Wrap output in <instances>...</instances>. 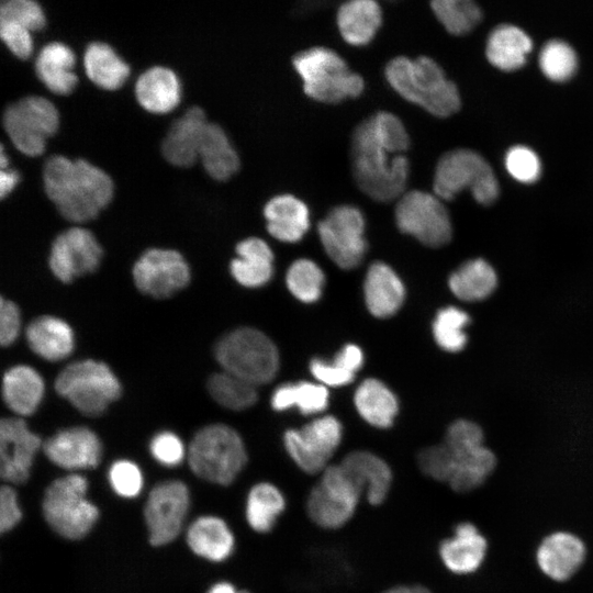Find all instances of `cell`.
<instances>
[{"mask_svg":"<svg viewBox=\"0 0 593 593\" xmlns=\"http://www.w3.org/2000/svg\"><path fill=\"white\" fill-rule=\"evenodd\" d=\"M0 20L14 21L30 31L40 30L45 24L41 5L34 0H4L0 3Z\"/></svg>","mask_w":593,"mask_h":593,"instance_id":"cell-50","label":"cell"},{"mask_svg":"<svg viewBox=\"0 0 593 593\" xmlns=\"http://www.w3.org/2000/svg\"><path fill=\"white\" fill-rule=\"evenodd\" d=\"M539 66L548 79L562 82L569 80L577 71L578 58L568 43L551 40L540 51Z\"/></svg>","mask_w":593,"mask_h":593,"instance_id":"cell-46","label":"cell"},{"mask_svg":"<svg viewBox=\"0 0 593 593\" xmlns=\"http://www.w3.org/2000/svg\"><path fill=\"white\" fill-rule=\"evenodd\" d=\"M29 29L14 21L0 20L1 40L18 57L26 58L32 53L33 41Z\"/></svg>","mask_w":593,"mask_h":593,"instance_id":"cell-53","label":"cell"},{"mask_svg":"<svg viewBox=\"0 0 593 593\" xmlns=\"http://www.w3.org/2000/svg\"><path fill=\"white\" fill-rule=\"evenodd\" d=\"M410 136L394 113L379 111L353 131L351 170L359 189L377 202L398 200L404 192L410 161L404 153Z\"/></svg>","mask_w":593,"mask_h":593,"instance_id":"cell-1","label":"cell"},{"mask_svg":"<svg viewBox=\"0 0 593 593\" xmlns=\"http://www.w3.org/2000/svg\"><path fill=\"white\" fill-rule=\"evenodd\" d=\"M189 505V489L182 481L168 480L152 489L144 507V518L153 546L170 544L179 536Z\"/></svg>","mask_w":593,"mask_h":593,"instance_id":"cell-15","label":"cell"},{"mask_svg":"<svg viewBox=\"0 0 593 593\" xmlns=\"http://www.w3.org/2000/svg\"><path fill=\"white\" fill-rule=\"evenodd\" d=\"M215 357L224 371L255 385L271 381L279 369V354L272 340L250 327L223 336L215 346Z\"/></svg>","mask_w":593,"mask_h":593,"instance_id":"cell-7","label":"cell"},{"mask_svg":"<svg viewBox=\"0 0 593 593\" xmlns=\"http://www.w3.org/2000/svg\"><path fill=\"white\" fill-rule=\"evenodd\" d=\"M530 37L519 27L510 24L496 26L486 42L488 60L496 68L513 71L526 63L532 51Z\"/></svg>","mask_w":593,"mask_h":593,"instance_id":"cell-34","label":"cell"},{"mask_svg":"<svg viewBox=\"0 0 593 593\" xmlns=\"http://www.w3.org/2000/svg\"><path fill=\"white\" fill-rule=\"evenodd\" d=\"M444 444L455 452L472 450L483 446V432L474 422L458 419L448 427Z\"/></svg>","mask_w":593,"mask_h":593,"instance_id":"cell-51","label":"cell"},{"mask_svg":"<svg viewBox=\"0 0 593 593\" xmlns=\"http://www.w3.org/2000/svg\"><path fill=\"white\" fill-rule=\"evenodd\" d=\"M208 390L220 405L233 411L253 406L258 396L255 384L227 371L212 374L208 380Z\"/></svg>","mask_w":593,"mask_h":593,"instance_id":"cell-42","label":"cell"},{"mask_svg":"<svg viewBox=\"0 0 593 593\" xmlns=\"http://www.w3.org/2000/svg\"><path fill=\"white\" fill-rule=\"evenodd\" d=\"M186 540L191 551L209 561L222 562L235 549V537L228 524L219 516L198 517L187 529Z\"/></svg>","mask_w":593,"mask_h":593,"instance_id":"cell-25","label":"cell"},{"mask_svg":"<svg viewBox=\"0 0 593 593\" xmlns=\"http://www.w3.org/2000/svg\"><path fill=\"white\" fill-rule=\"evenodd\" d=\"M505 167L508 174L524 183L535 182L541 171V165L534 150L526 146H514L505 155Z\"/></svg>","mask_w":593,"mask_h":593,"instance_id":"cell-49","label":"cell"},{"mask_svg":"<svg viewBox=\"0 0 593 593\" xmlns=\"http://www.w3.org/2000/svg\"><path fill=\"white\" fill-rule=\"evenodd\" d=\"M359 415L370 425L389 428L398 414V400L392 391L380 380H363L354 395Z\"/></svg>","mask_w":593,"mask_h":593,"instance_id":"cell-36","label":"cell"},{"mask_svg":"<svg viewBox=\"0 0 593 593\" xmlns=\"http://www.w3.org/2000/svg\"><path fill=\"white\" fill-rule=\"evenodd\" d=\"M42 446L40 436L30 430L21 418L0 422V477L9 484L27 481L34 457Z\"/></svg>","mask_w":593,"mask_h":593,"instance_id":"cell-18","label":"cell"},{"mask_svg":"<svg viewBox=\"0 0 593 593\" xmlns=\"http://www.w3.org/2000/svg\"><path fill=\"white\" fill-rule=\"evenodd\" d=\"M102 258V248L87 228L70 227L54 239L48 265L54 276L63 282L93 272Z\"/></svg>","mask_w":593,"mask_h":593,"instance_id":"cell-17","label":"cell"},{"mask_svg":"<svg viewBox=\"0 0 593 593\" xmlns=\"http://www.w3.org/2000/svg\"><path fill=\"white\" fill-rule=\"evenodd\" d=\"M149 449L153 457L167 467L178 466L186 456L183 443L171 432L158 433L152 439Z\"/></svg>","mask_w":593,"mask_h":593,"instance_id":"cell-52","label":"cell"},{"mask_svg":"<svg viewBox=\"0 0 593 593\" xmlns=\"http://www.w3.org/2000/svg\"><path fill=\"white\" fill-rule=\"evenodd\" d=\"M325 277L310 259H298L289 267L286 282L289 291L300 301L312 303L320 299Z\"/></svg>","mask_w":593,"mask_h":593,"instance_id":"cell-45","label":"cell"},{"mask_svg":"<svg viewBox=\"0 0 593 593\" xmlns=\"http://www.w3.org/2000/svg\"><path fill=\"white\" fill-rule=\"evenodd\" d=\"M486 550V539L477 526L462 522L455 526L450 537L439 544L438 555L448 571L466 575L480 569Z\"/></svg>","mask_w":593,"mask_h":593,"instance_id":"cell-22","label":"cell"},{"mask_svg":"<svg viewBox=\"0 0 593 593\" xmlns=\"http://www.w3.org/2000/svg\"><path fill=\"white\" fill-rule=\"evenodd\" d=\"M26 340L30 348L40 357L58 361L68 357L74 349L71 327L55 316H40L26 328Z\"/></svg>","mask_w":593,"mask_h":593,"instance_id":"cell-29","label":"cell"},{"mask_svg":"<svg viewBox=\"0 0 593 593\" xmlns=\"http://www.w3.org/2000/svg\"><path fill=\"white\" fill-rule=\"evenodd\" d=\"M237 258L231 262V272L244 287L257 288L267 283L273 271V253L258 237H248L236 245Z\"/></svg>","mask_w":593,"mask_h":593,"instance_id":"cell-30","label":"cell"},{"mask_svg":"<svg viewBox=\"0 0 593 593\" xmlns=\"http://www.w3.org/2000/svg\"><path fill=\"white\" fill-rule=\"evenodd\" d=\"M361 210L351 204L334 206L318 222L320 240L328 257L342 269H353L362 260L367 242Z\"/></svg>","mask_w":593,"mask_h":593,"instance_id":"cell-14","label":"cell"},{"mask_svg":"<svg viewBox=\"0 0 593 593\" xmlns=\"http://www.w3.org/2000/svg\"><path fill=\"white\" fill-rule=\"evenodd\" d=\"M109 482L120 496L132 499L139 494L144 479L138 466L130 460H118L109 469Z\"/></svg>","mask_w":593,"mask_h":593,"instance_id":"cell-48","label":"cell"},{"mask_svg":"<svg viewBox=\"0 0 593 593\" xmlns=\"http://www.w3.org/2000/svg\"><path fill=\"white\" fill-rule=\"evenodd\" d=\"M362 362L361 349L354 344H347L331 362L320 358L313 359L310 362V371L325 387H342L354 380Z\"/></svg>","mask_w":593,"mask_h":593,"instance_id":"cell-41","label":"cell"},{"mask_svg":"<svg viewBox=\"0 0 593 593\" xmlns=\"http://www.w3.org/2000/svg\"><path fill=\"white\" fill-rule=\"evenodd\" d=\"M267 230L276 239L299 242L310 227V211L299 198L284 193L272 197L264 208Z\"/></svg>","mask_w":593,"mask_h":593,"instance_id":"cell-24","label":"cell"},{"mask_svg":"<svg viewBox=\"0 0 593 593\" xmlns=\"http://www.w3.org/2000/svg\"><path fill=\"white\" fill-rule=\"evenodd\" d=\"M496 284L495 270L482 258L466 261L450 275L448 280L451 292L466 302L486 299L493 293Z\"/></svg>","mask_w":593,"mask_h":593,"instance_id":"cell-37","label":"cell"},{"mask_svg":"<svg viewBox=\"0 0 593 593\" xmlns=\"http://www.w3.org/2000/svg\"><path fill=\"white\" fill-rule=\"evenodd\" d=\"M44 190L59 214L75 223L94 219L113 195V181L91 163L53 155L43 167Z\"/></svg>","mask_w":593,"mask_h":593,"instance_id":"cell-2","label":"cell"},{"mask_svg":"<svg viewBox=\"0 0 593 593\" xmlns=\"http://www.w3.org/2000/svg\"><path fill=\"white\" fill-rule=\"evenodd\" d=\"M287 508V497L275 483L260 481L248 491L245 501V518L258 534L270 533Z\"/></svg>","mask_w":593,"mask_h":593,"instance_id":"cell-32","label":"cell"},{"mask_svg":"<svg viewBox=\"0 0 593 593\" xmlns=\"http://www.w3.org/2000/svg\"><path fill=\"white\" fill-rule=\"evenodd\" d=\"M292 65L303 81V90L315 101L338 103L359 97L365 89L362 77L349 69L346 60L335 51L314 46L301 51Z\"/></svg>","mask_w":593,"mask_h":593,"instance_id":"cell-4","label":"cell"},{"mask_svg":"<svg viewBox=\"0 0 593 593\" xmlns=\"http://www.w3.org/2000/svg\"><path fill=\"white\" fill-rule=\"evenodd\" d=\"M365 302L369 312L380 318L392 316L401 307L405 290L398 275L384 262H373L363 283Z\"/></svg>","mask_w":593,"mask_h":593,"instance_id":"cell-26","label":"cell"},{"mask_svg":"<svg viewBox=\"0 0 593 593\" xmlns=\"http://www.w3.org/2000/svg\"><path fill=\"white\" fill-rule=\"evenodd\" d=\"M340 465L358 484L366 501L379 506L384 503L393 484V472L380 456L368 450L347 454Z\"/></svg>","mask_w":593,"mask_h":593,"instance_id":"cell-23","label":"cell"},{"mask_svg":"<svg viewBox=\"0 0 593 593\" xmlns=\"http://www.w3.org/2000/svg\"><path fill=\"white\" fill-rule=\"evenodd\" d=\"M384 75L403 99L435 116L447 118L460 109L458 88L430 57L396 56L388 61Z\"/></svg>","mask_w":593,"mask_h":593,"instance_id":"cell-3","label":"cell"},{"mask_svg":"<svg viewBox=\"0 0 593 593\" xmlns=\"http://www.w3.org/2000/svg\"><path fill=\"white\" fill-rule=\"evenodd\" d=\"M20 311L15 303L1 298L0 303V343L2 346L11 345L20 332Z\"/></svg>","mask_w":593,"mask_h":593,"instance_id":"cell-55","label":"cell"},{"mask_svg":"<svg viewBox=\"0 0 593 593\" xmlns=\"http://www.w3.org/2000/svg\"><path fill=\"white\" fill-rule=\"evenodd\" d=\"M88 481L78 473L54 480L45 490L42 512L47 525L69 540L83 538L99 517L98 507L87 499Z\"/></svg>","mask_w":593,"mask_h":593,"instance_id":"cell-6","label":"cell"},{"mask_svg":"<svg viewBox=\"0 0 593 593\" xmlns=\"http://www.w3.org/2000/svg\"><path fill=\"white\" fill-rule=\"evenodd\" d=\"M22 519V511L18 495L11 484H2L0 489V532H10Z\"/></svg>","mask_w":593,"mask_h":593,"instance_id":"cell-54","label":"cell"},{"mask_svg":"<svg viewBox=\"0 0 593 593\" xmlns=\"http://www.w3.org/2000/svg\"><path fill=\"white\" fill-rule=\"evenodd\" d=\"M239 593H249V592L246 590H240Z\"/></svg>","mask_w":593,"mask_h":593,"instance_id":"cell-60","label":"cell"},{"mask_svg":"<svg viewBox=\"0 0 593 593\" xmlns=\"http://www.w3.org/2000/svg\"><path fill=\"white\" fill-rule=\"evenodd\" d=\"M134 92L138 103L145 110L166 113L180 100V82L170 68L153 66L137 78Z\"/></svg>","mask_w":593,"mask_h":593,"instance_id":"cell-27","label":"cell"},{"mask_svg":"<svg viewBox=\"0 0 593 593\" xmlns=\"http://www.w3.org/2000/svg\"><path fill=\"white\" fill-rule=\"evenodd\" d=\"M204 111L197 105L188 108L170 125L161 143V153L171 165L189 167L197 158L208 124Z\"/></svg>","mask_w":593,"mask_h":593,"instance_id":"cell-20","label":"cell"},{"mask_svg":"<svg viewBox=\"0 0 593 593\" xmlns=\"http://www.w3.org/2000/svg\"><path fill=\"white\" fill-rule=\"evenodd\" d=\"M382 593H432L422 584H399L384 590Z\"/></svg>","mask_w":593,"mask_h":593,"instance_id":"cell-57","label":"cell"},{"mask_svg":"<svg viewBox=\"0 0 593 593\" xmlns=\"http://www.w3.org/2000/svg\"><path fill=\"white\" fill-rule=\"evenodd\" d=\"M43 394V379L33 368L15 366L5 371L2 380V396L12 412L22 416L33 414Z\"/></svg>","mask_w":593,"mask_h":593,"instance_id":"cell-33","label":"cell"},{"mask_svg":"<svg viewBox=\"0 0 593 593\" xmlns=\"http://www.w3.org/2000/svg\"><path fill=\"white\" fill-rule=\"evenodd\" d=\"M361 497V490L340 462L329 465L311 488L305 511L317 527L336 530L350 522Z\"/></svg>","mask_w":593,"mask_h":593,"instance_id":"cell-9","label":"cell"},{"mask_svg":"<svg viewBox=\"0 0 593 593\" xmlns=\"http://www.w3.org/2000/svg\"><path fill=\"white\" fill-rule=\"evenodd\" d=\"M430 7L438 21L454 35L469 33L482 19L480 7L471 0H435Z\"/></svg>","mask_w":593,"mask_h":593,"instance_id":"cell-43","label":"cell"},{"mask_svg":"<svg viewBox=\"0 0 593 593\" xmlns=\"http://www.w3.org/2000/svg\"><path fill=\"white\" fill-rule=\"evenodd\" d=\"M19 175L13 170L0 171V197L4 198L18 183Z\"/></svg>","mask_w":593,"mask_h":593,"instance_id":"cell-56","label":"cell"},{"mask_svg":"<svg viewBox=\"0 0 593 593\" xmlns=\"http://www.w3.org/2000/svg\"><path fill=\"white\" fill-rule=\"evenodd\" d=\"M57 393L87 416H99L120 398L121 384L101 361L82 360L68 365L55 381Z\"/></svg>","mask_w":593,"mask_h":593,"instance_id":"cell-10","label":"cell"},{"mask_svg":"<svg viewBox=\"0 0 593 593\" xmlns=\"http://www.w3.org/2000/svg\"><path fill=\"white\" fill-rule=\"evenodd\" d=\"M7 165H8V159H7V156L4 154V147H3V145H1V148H0V167H1V169H5Z\"/></svg>","mask_w":593,"mask_h":593,"instance_id":"cell-59","label":"cell"},{"mask_svg":"<svg viewBox=\"0 0 593 593\" xmlns=\"http://www.w3.org/2000/svg\"><path fill=\"white\" fill-rule=\"evenodd\" d=\"M398 228L428 247L447 244L452 235L449 213L435 193L422 190L405 191L394 210Z\"/></svg>","mask_w":593,"mask_h":593,"instance_id":"cell-11","label":"cell"},{"mask_svg":"<svg viewBox=\"0 0 593 593\" xmlns=\"http://www.w3.org/2000/svg\"><path fill=\"white\" fill-rule=\"evenodd\" d=\"M199 158L215 180H226L239 168V157L225 131L217 123L208 122L199 150Z\"/></svg>","mask_w":593,"mask_h":593,"instance_id":"cell-35","label":"cell"},{"mask_svg":"<svg viewBox=\"0 0 593 593\" xmlns=\"http://www.w3.org/2000/svg\"><path fill=\"white\" fill-rule=\"evenodd\" d=\"M74 52L66 44L51 42L44 45L35 58V72L40 80L53 92L69 93L77 83L72 71Z\"/></svg>","mask_w":593,"mask_h":593,"instance_id":"cell-31","label":"cell"},{"mask_svg":"<svg viewBox=\"0 0 593 593\" xmlns=\"http://www.w3.org/2000/svg\"><path fill=\"white\" fill-rule=\"evenodd\" d=\"M343 439L340 422L332 415L313 419L283 434V446L294 465L307 474H321Z\"/></svg>","mask_w":593,"mask_h":593,"instance_id":"cell-13","label":"cell"},{"mask_svg":"<svg viewBox=\"0 0 593 593\" xmlns=\"http://www.w3.org/2000/svg\"><path fill=\"white\" fill-rule=\"evenodd\" d=\"M468 313L456 306L440 309L433 322V335L437 345L449 353L462 350L467 344Z\"/></svg>","mask_w":593,"mask_h":593,"instance_id":"cell-44","label":"cell"},{"mask_svg":"<svg viewBox=\"0 0 593 593\" xmlns=\"http://www.w3.org/2000/svg\"><path fill=\"white\" fill-rule=\"evenodd\" d=\"M2 125L16 149L36 156L44 150L46 138L56 132L58 112L48 99L26 96L4 109Z\"/></svg>","mask_w":593,"mask_h":593,"instance_id":"cell-12","label":"cell"},{"mask_svg":"<svg viewBox=\"0 0 593 593\" xmlns=\"http://www.w3.org/2000/svg\"><path fill=\"white\" fill-rule=\"evenodd\" d=\"M188 462L199 478L219 485L232 484L247 463V451L239 434L224 424L200 429L188 449Z\"/></svg>","mask_w":593,"mask_h":593,"instance_id":"cell-5","label":"cell"},{"mask_svg":"<svg viewBox=\"0 0 593 593\" xmlns=\"http://www.w3.org/2000/svg\"><path fill=\"white\" fill-rule=\"evenodd\" d=\"M342 37L350 45L363 46L371 42L382 23V10L373 0H349L336 13Z\"/></svg>","mask_w":593,"mask_h":593,"instance_id":"cell-28","label":"cell"},{"mask_svg":"<svg viewBox=\"0 0 593 593\" xmlns=\"http://www.w3.org/2000/svg\"><path fill=\"white\" fill-rule=\"evenodd\" d=\"M465 188L483 205L492 204L499 195L495 175L481 155L466 148L449 150L436 165L434 193L443 201H450Z\"/></svg>","mask_w":593,"mask_h":593,"instance_id":"cell-8","label":"cell"},{"mask_svg":"<svg viewBox=\"0 0 593 593\" xmlns=\"http://www.w3.org/2000/svg\"><path fill=\"white\" fill-rule=\"evenodd\" d=\"M328 405V390L321 383L296 382L279 385L272 393L271 406L276 411L296 407L304 415L323 412Z\"/></svg>","mask_w":593,"mask_h":593,"instance_id":"cell-40","label":"cell"},{"mask_svg":"<svg viewBox=\"0 0 593 593\" xmlns=\"http://www.w3.org/2000/svg\"><path fill=\"white\" fill-rule=\"evenodd\" d=\"M133 278L141 292L164 299L189 283L190 269L177 250L150 248L135 262Z\"/></svg>","mask_w":593,"mask_h":593,"instance_id":"cell-16","label":"cell"},{"mask_svg":"<svg viewBox=\"0 0 593 593\" xmlns=\"http://www.w3.org/2000/svg\"><path fill=\"white\" fill-rule=\"evenodd\" d=\"M585 556L586 548L581 538L568 532H556L539 544L536 562L548 578L562 582L580 569Z\"/></svg>","mask_w":593,"mask_h":593,"instance_id":"cell-21","label":"cell"},{"mask_svg":"<svg viewBox=\"0 0 593 593\" xmlns=\"http://www.w3.org/2000/svg\"><path fill=\"white\" fill-rule=\"evenodd\" d=\"M240 590H237L232 583L227 581H221L213 584L206 593H239Z\"/></svg>","mask_w":593,"mask_h":593,"instance_id":"cell-58","label":"cell"},{"mask_svg":"<svg viewBox=\"0 0 593 593\" xmlns=\"http://www.w3.org/2000/svg\"><path fill=\"white\" fill-rule=\"evenodd\" d=\"M417 465L428 478L448 483L454 470V458L449 448L441 443L422 449Z\"/></svg>","mask_w":593,"mask_h":593,"instance_id":"cell-47","label":"cell"},{"mask_svg":"<svg viewBox=\"0 0 593 593\" xmlns=\"http://www.w3.org/2000/svg\"><path fill=\"white\" fill-rule=\"evenodd\" d=\"M451 455L454 470L448 484L454 491L460 493L470 492L480 486L496 465L494 454L484 446L467 451H451Z\"/></svg>","mask_w":593,"mask_h":593,"instance_id":"cell-39","label":"cell"},{"mask_svg":"<svg viewBox=\"0 0 593 593\" xmlns=\"http://www.w3.org/2000/svg\"><path fill=\"white\" fill-rule=\"evenodd\" d=\"M46 457L66 470H88L96 468L102 455L99 437L87 427L63 429L43 444Z\"/></svg>","mask_w":593,"mask_h":593,"instance_id":"cell-19","label":"cell"},{"mask_svg":"<svg viewBox=\"0 0 593 593\" xmlns=\"http://www.w3.org/2000/svg\"><path fill=\"white\" fill-rule=\"evenodd\" d=\"M82 60L88 78L104 89L119 88L130 75L128 65L109 44L102 42L88 44Z\"/></svg>","mask_w":593,"mask_h":593,"instance_id":"cell-38","label":"cell"}]
</instances>
